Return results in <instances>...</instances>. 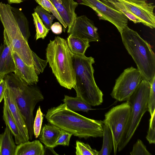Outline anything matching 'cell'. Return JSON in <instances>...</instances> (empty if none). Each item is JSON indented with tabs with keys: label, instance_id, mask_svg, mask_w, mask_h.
<instances>
[{
	"label": "cell",
	"instance_id": "6da1fadb",
	"mask_svg": "<svg viewBox=\"0 0 155 155\" xmlns=\"http://www.w3.org/2000/svg\"><path fill=\"white\" fill-rule=\"evenodd\" d=\"M45 116L49 123L80 138L103 137V121L82 116L70 110L65 103L49 109Z\"/></svg>",
	"mask_w": 155,
	"mask_h": 155
},
{
	"label": "cell",
	"instance_id": "7a4b0ae2",
	"mask_svg": "<svg viewBox=\"0 0 155 155\" xmlns=\"http://www.w3.org/2000/svg\"><path fill=\"white\" fill-rule=\"evenodd\" d=\"M47 60L52 73L62 86L69 89L75 84L73 64L74 54L71 52L66 40L59 36L50 40L46 49Z\"/></svg>",
	"mask_w": 155,
	"mask_h": 155
},
{
	"label": "cell",
	"instance_id": "3957f363",
	"mask_svg": "<svg viewBox=\"0 0 155 155\" xmlns=\"http://www.w3.org/2000/svg\"><path fill=\"white\" fill-rule=\"evenodd\" d=\"M3 79L14 96L31 140L34 135V110L37 104L43 100L44 96L37 87L27 84L15 74H8Z\"/></svg>",
	"mask_w": 155,
	"mask_h": 155
},
{
	"label": "cell",
	"instance_id": "277c9868",
	"mask_svg": "<svg viewBox=\"0 0 155 155\" xmlns=\"http://www.w3.org/2000/svg\"><path fill=\"white\" fill-rule=\"evenodd\" d=\"M94 62V58L92 57L74 54L73 64L75 84L74 88L76 93V96L93 106L102 104L103 96L94 78L92 64Z\"/></svg>",
	"mask_w": 155,
	"mask_h": 155
},
{
	"label": "cell",
	"instance_id": "5b68a950",
	"mask_svg": "<svg viewBox=\"0 0 155 155\" xmlns=\"http://www.w3.org/2000/svg\"><path fill=\"white\" fill-rule=\"evenodd\" d=\"M123 43L140 72L150 81L155 75V55L150 46L137 32L127 25L120 33Z\"/></svg>",
	"mask_w": 155,
	"mask_h": 155
},
{
	"label": "cell",
	"instance_id": "8992f818",
	"mask_svg": "<svg viewBox=\"0 0 155 155\" xmlns=\"http://www.w3.org/2000/svg\"><path fill=\"white\" fill-rule=\"evenodd\" d=\"M0 20L12 51L16 53L27 65H33L32 50L14 18L10 5L0 3Z\"/></svg>",
	"mask_w": 155,
	"mask_h": 155
},
{
	"label": "cell",
	"instance_id": "52a82bcc",
	"mask_svg": "<svg viewBox=\"0 0 155 155\" xmlns=\"http://www.w3.org/2000/svg\"><path fill=\"white\" fill-rule=\"evenodd\" d=\"M150 88V81L143 79L127 101L129 102L131 107L130 120L125 137L118 147V151L122 150L128 143L138 127L143 116L148 111Z\"/></svg>",
	"mask_w": 155,
	"mask_h": 155
},
{
	"label": "cell",
	"instance_id": "ba28073f",
	"mask_svg": "<svg viewBox=\"0 0 155 155\" xmlns=\"http://www.w3.org/2000/svg\"><path fill=\"white\" fill-rule=\"evenodd\" d=\"M131 107L127 101L111 108L106 113L103 121L112 134L114 152L116 154L118 147L124 140L129 126Z\"/></svg>",
	"mask_w": 155,
	"mask_h": 155
},
{
	"label": "cell",
	"instance_id": "9c48e42d",
	"mask_svg": "<svg viewBox=\"0 0 155 155\" xmlns=\"http://www.w3.org/2000/svg\"><path fill=\"white\" fill-rule=\"evenodd\" d=\"M143 79L137 69L131 67L125 69L116 80L110 95L118 101H126Z\"/></svg>",
	"mask_w": 155,
	"mask_h": 155
},
{
	"label": "cell",
	"instance_id": "30bf717a",
	"mask_svg": "<svg viewBox=\"0 0 155 155\" xmlns=\"http://www.w3.org/2000/svg\"><path fill=\"white\" fill-rule=\"evenodd\" d=\"M80 4L92 8L99 18L114 25L120 33L128 23V18L121 12L100 0H80Z\"/></svg>",
	"mask_w": 155,
	"mask_h": 155
},
{
	"label": "cell",
	"instance_id": "8fae6325",
	"mask_svg": "<svg viewBox=\"0 0 155 155\" xmlns=\"http://www.w3.org/2000/svg\"><path fill=\"white\" fill-rule=\"evenodd\" d=\"M141 21V23L151 28L155 27V16L153 3L146 2L134 3L123 0H117Z\"/></svg>",
	"mask_w": 155,
	"mask_h": 155
},
{
	"label": "cell",
	"instance_id": "7c38bea8",
	"mask_svg": "<svg viewBox=\"0 0 155 155\" xmlns=\"http://www.w3.org/2000/svg\"><path fill=\"white\" fill-rule=\"evenodd\" d=\"M70 34L87 40L89 42L100 41L97 28L93 21L85 15L76 17Z\"/></svg>",
	"mask_w": 155,
	"mask_h": 155
},
{
	"label": "cell",
	"instance_id": "4fadbf2b",
	"mask_svg": "<svg viewBox=\"0 0 155 155\" xmlns=\"http://www.w3.org/2000/svg\"><path fill=\"white\" fill-rule=\"evenodd\" d=\"M4 101L8 106L22 136L25 142L29 141V138L25 122L18 106L13 93L5 83Z\"/></svg>",
	"mask_w": 155,
	"mask_h": 155
},
{
	"label": "cell",
	"instance_id": "5bb4252c",
	"mask_svg": "<svg viewBox=\"0 0 155 155\" xmlns=\"http://www.w3.org/2000/svg\"><path fill=\"white\" fill-rule=\"evenodd\" d=\"M56 9L60 16L68 27L69 34L77 17L75 10L78 5L73 0H50Z\"/></svg>",
	"mask_w": 155,
	"mask_h": 155
},
{
	"label": "cell",
	"instance_id": "9a60e30c",
	"mask_svg": "<svg viewBox=\"0 0 155 155\" xmlns=\"http://www.w3.org/2000/svg\"><path fill=\"white\" fill-rule=\"evenodd\" d=\"M3 44L0 46V78L3 79L6 75L14 72L15 67L12 51L4 31Z\"/></svg>",
	"mask_w": 155,
	"mask_h": 155
},
{
	"label": "cell",
	"instance_id": "2e32d148",
	"mask_svg": "<svg viewBox=\"0 0 155 155\" xmlns=\"http://www.w3.org/2000/svg\"><path fill=\"white\" fill-rule=\"evenodd\" d=\"M12 54L15 64V74L28 85L37 84L38 78L33 65L26 64L15 52H12Z\"/></svg>",
	"mask_w": 155,
	"mask_h": 155
},
{
	"label": "cell",
	"instance_id": "e0dca14e",
	"mask_svg": "<svg viewBox=\"0 0 155 155\" xmlns=\"http://www.w3.org/2000/svg\"><path fill=\"white\" fill-rule=\"evenodd\" d=\"M61 129L49 123L45 124L39 135L40 141L45 146L54 148L61 132Z\"/></svg>",
	"mask_w": 155,
	"mask_h": 155
},
{
	"label": "cell",
	"instance_id": "ac0fdd59",
	"mask_svg": "<svg viewBox=\"0 0 155 155\" xmlns=\"http://www.w3.org/2000/svg\"><path fill=\"white\" fill-rule=\"evenodd\" d=\"M45 150L39 140L29 141L17 146L15 155H44Z\"/></svg>",
	"mask_w": 155,
	"mask_h": 155
},
{
	"label": "cell",
	"instance_id": "d6986e66",
	"mask_svg": "<svg viewBox=\"0 0 155 155\" xmlns=\"http://www.w3.org/2000/svg\"><path fill=\"white\" fill-rule=\"evenodd\" d=\"M16 144L12 132L6 126L4 132L0 134V155H15Z\"/></svg>",
	"mask_w": 155,
	"mask_h": 155
},
{
	"label": "cell",
	"instance_id": "ffe728a7",
	"mask_svg": "<svg viewBox=\"0 0 155 155\" xmlns=\"http://www.w3.org/2000/svg\"><path fill=\"white\" fill-rule=\"evenodd\" d=\"M3 118L6 126H7L14 136L15 143L18 145L25 142L22 136L18 126L6 104L4 102L3 107Z\"/></svg>",
	"mask_w": 155,
	"mask_h": 155
},
{
	"label": "cell",
	"instance_id": "44dd1931",
	"mask_svg": "<svg viewBox=\"0 0 155 155\" xmlns=\"http://www.w3.org/2000/svg\"><path fill=\"white\" fill-rule=\"evenodd\" d=\"M66 41L69 48L74 55H85L86 50L90 46L88 40L72 34L69 35Z\"/></svg>",
	"mask_w": 155,
	"mask_h": 155
},
{
	"label": "cell",
	"instance_id": "7402d4cb",
	"mask_svg": "<svg viewBox=\"0 0 155 155\" xmlns=\"http://www.w3.org/2000/svg\"><path fill=\"white\" fill-rule=\"evenodd\" d=\"M63 101L67 107L73 111H82L87 112L92 109L91 106L78 97H73L64 95Z\"/></svg>",
	"mask_w": 155,
	"mask_h": 155
},
{
	"label": "cell",
	"instance_id": "603a6c76",
	"mask_svg": "<svg viewBox=\"0 0 155 155\" xmlns=\"http://www.w3.org/2000/svg\"><path fill=\"white\" fill-rule=\"evenodd\" d=\"M11 11L23 35L28 41L30 34L27 18L22 12L18 8L11 6Z\"/></svg>",
	"mask_w": 155,
	"mask_h": 155
},
{
	"label": "cell",
	"instance_id": "cb8c5ba5",
	"mask_svg": "<svg viewBox=\"0 0 155 155\" xmlns=\"http://www.w3.org/2000/svg\"><path fill=\"white\" fill-rule=\"evenodd\" d=\"M103 142L102 148L98 155H110L113 148L112 134L108 127L104 124L103 126Z\"/></svg>",
	"mask_w": 155,
	"mask_h": 155
},
{
	"label": "cell",
	"instance_id": "d4e9b609",
	"mask_svg": "<svg viewBox=\"0 0 155 155\" xmlns=\"http://www.w3.org/2000/svg\"><path fill=\"white\" fill-rule=\"evenodd\" d=\"M34 23L36 28V40L41 38L44 39L46 36L49 30L44 24L42 21L37 13L32 14Z\"/></svg>",
	"mask_w": 155,
	"mask_h": 155
},
{
	"label": "cell",
	"instance_id": "484cf974",
	"mask_svg": "<svg viewBox=\"0 0 155 155\" xmlns=\"http://www.w3.org/2000/svg\"><path fill=\"white\" fill-rule=\"evenodd\" d=\"M40 5L49 13L51 12L63 26V31L65 32L67 25L65 23L56 9L50 0H35Z\"/></svg>",
	"mask_w": 155,
	"mask_h": 155
},
{
	"label": "cell",
	"instance_id": "4316f807",
	"mask_svg": "<svg viewBox=\"0 0 155 155\" xmlns=\"http://www.w3.org/2000/svg\"><path fill=\"white\" fill-rule=\"evenodd\" d=\"M34 10L41 17L45 26L50 30L53 20L55 18L54 15L51 14L40 5L37 6Z\"/></svg>",
	"mask_w": 155,
	"mask_h": 155
},
{
	"label": "cell",
	"instance_id": "83f0119b",
	"mask_svg": "<svg viewBox=\"0 0 155 155\" xmlns=\"http://www.w3.org/2000/svg\"><path fill=\"white\" fill-rule=\"evenodd\" d=\"M76 155H98L99 151L91 148L88 144L79 141H76Z\"/></svg>",
	"mask_w": 155,
	"mask_h": 155
},
{
	"label": "cell",
	"instance_id": "f1b7e54d",
	"mask_svg": "<svg viewBox=\"0 0 155 155\" xmlns=\"http://www.w3.org/2000/svg\"><path fill=\"white\" fill-rule=\"evenodd\" d=\"M150 81V88L148 99V111L150 116L155 111V75Z\"/></svg>",
	"mask_w": 155,
	"mask_h": 155
},
{
	"label": "cell",
	"instance_id": "f546056e",
	"mask_svg": "<svg viewBox=\"0 0 155 155\" xmlns=\"http://www.w3.org/2000/svg\"><path fill=\"white\" fill-rule=\"evenodd\" d=\"M33 64L36 74L38 75L43 72L48 63L47 60L39 58L36 54L32 51Z\"/></svg>",
	"mask_w": 155,
	"mask_h": 155
},
{
	"label": "cell",
	"instance_id": "4dcf8cb0",
	"mask_svg": "<svg viewBox=\"0 0 155 155\" xmlns=\"http://www.w3.org/2000/svg\"><path fill=\"white\" fill-rule=\"evenodd\" d=\"M43 119V114L39 106L37 111L33 125L34 135L36 138L38 137L40 134Z\"/></svg>",
	"mask_w": 155,
	"mask_h": 155
},
{
	"label": "cell",
	"instance_id": "1f68e13d",
	"mask_svg": "<svg viewBox=\"0 0 155 155\" xmlns=\"http://www.w3.org/2000/svg\"><path fill=\"white\" fill-rule=\"evenodd\" d=\"M114 7L117 10L122 12L130 20L134 23L141 22V20L126 8L123 4L118 1L114 4Z\"/></svg>",
	"mask_w": 155,
	"mask_h": 155
},
{
	"label": "cell",
	"instance_id": "d6a6232c",
	"mask_svg": "<svg viewBox=\"0 0 155 155\" xmlns=\"http://www.w3.org/2000/svg\"><path fill=\"white\" fill-rule=\"evenodd\" d=\"M131 155H151L147 150L146 146L141 140L138 139L134 144L133 149L130 152Z\"/></svg>",
	"mask_w": 155,
	"mask_h": 155
},
{
	"label": "cell",
	"instance_id": "836d02e7",
	"mask_svg": "<svg viewBox=\"0 0 155 155\" xmlns=\"http://www.w3.org/2000/svg\"><path fill=\"white\" fill-rule=\"evenodd\" d=\"M155 111L150 116L149 126L146 138L150 144L155 143Z\"/></svg>",
	"mask_w": 155,
	"mask_h": 155
},
{
	"label": "cell",
	"instance_id": "e575fe53",
	"mask_svg": "<svg viewBox=\"0 0 155 155\" xmlns=\"http://www.w3.org/2000/svg\"><path fill=\"white\" fill-rule=\"evenodd\" d=\"M72 135V134L62 129L61 132L56 143V145L68 146L70 138Z\"/></svg>",
	"mask_w": 155,
	"mask_h": 155
},
{
	"label": "cell",
	"instance_id": "d590c367",
	"mask_svg": "<svg viewBox=\"0 0 155 155\" xmlns=\"http://www.w3.org/2000/svg\"><path fill=\"white\" fill-rule=\"evenodd\" d=\"M50 29L54 33L59 35L62 32V27L59 22H56L52 25Z\"/></svg>",
	"mask_w": 155,
	"mask_h": 155
},
{
	"label": "cell",
	"instance_id": "8d00e7d4",
	"mask_svg": "<svg viewBox=\"0 0 155 155\" xmlns=\"http://www.w3.org/2000/svg\"><path fill=\"white\" fill-rule=\"evenodd\" d=\"M5 83L4 79L0 81V103L4 99Z\"/></svg>",
	"mask_w": 155,
	"mask_h": 155
},
{
	"label": "cell",
	"instance_id": "74e56055",
	"mask_svg": "<svg viewBox=\"0 0 155 155\" xmlns=\"http://www.w3.org/2000/svg\"><path fill=\"white\" fill-rule=\"evenodd\" d=\"M103 1L110 5H111L112 6L114 7V4L118 1L117 0H103Z\"/></svg>",
	"mask_w": 155,
	"mask_h": 155
},
{
	"label": "cell",
	"instance_id": "f35d334b",
	"mask_svg": "<svg viewBox=\"0 0 155 155\" xmlns=\"http://www.w3.org/2000/svg\"><path fill=\"white\" fill-rule=\"evenodd\" d=\"M25 0H7L9 4H19Z\"/></svg>",
	"mask_w": 155,
	"mask_h": 155
},
{
	"label": "cell",
	"instance_id": "ab89813d",
	"mask_svg": "<svg viewBox=\"0 0 155 155\" xmlns=\"http://www.w3.org/2000/svg\"><path fill=\"white\" fill-rule=\"evenodd\" d=\"M125 1L134 3H139L146 2L148 0H123Z\"/></svg>",
	"mask_w": 155,
	"mask_h": 155
},
{
	"label": "cell",
	"instance_id": "60d3db41",
	"mask_svg": "<svg viewBox=\"0 0 155 155\" xmlns=\"http://www.w3.org/2000/svg\"><path fill=\"white\" fill-rule=\"evenodd\" d=\"M2 79H1L0 78V81H1V80H2Z\"/></svg>",
	"mask_w": 155,
	"mask_h": 155
},
{
	"label": "cell",
	"instance_id": "b9f144b4",
	"mask_svg": "<svg viewBox=\"0 0 155 155\" xmlns=\"http://www.w3.org/2000/svg\"></svg>",
	"mask_w": 155,
	"mask_h": 155
}]
</instances>
